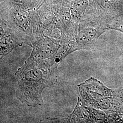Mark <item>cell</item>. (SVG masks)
I'll use <instances>...</instances> for the list:
<instances>
[{
  "label": "cell",
  "instance_id": "obj_1",
  "mask_svg": "<svg viewBox=\"0 0 123 123\" xmlns=\"http://www.w3.org/2000/svg\"><path fill=\"white\" fill-rule=\"evenodd\" d=\"M53 69L47 60L36 62L26 60L15 74L18 85L16 92L18 99L29 107L41 105L43 90L53 87L57 81Z\"/></svg>",
  "mask_w": 123,
  "mask_h": 123
},
{
  "label": "cell",
  "instance_id": "obj_2",
  "mask_svg": "<svg viewBox=\"0 0 123 123\" xmlns=\"http://www.w3.org/2000/svg\"><path fill=\"white\" fill-rule=\"evenodd\" d=\"M60 48V44L57 41L45 38L33 44V50L27 60L36 62L50 59Z\"/></svg>",
  "mask_w": 123,
  "mask_h": 123
},
{
  "label": "cell",
  "instance_id": "obj_3",
  "mask_svg": "<svg viewBox=\"0 0 123 123\" xmlns=\"http://www.w3.org/2000/svg\"><path fill=\"white\" fill-rule=\"evenodd\" d=\"M97 30L94 28L89 27L82 29L76 37L75 42L76 50L89 47L91 43L97 37Z\"/></svg>",
  "mask_w": 123,
  "mask_h": 123
},
{
  "label": "cell",
  "instance_id": "obj_4",
  "mask_svg": "<svg viewBox=\"0 0 123 123\" xmlns=\"http://www.w3.org/2000/svg\"><path fill=\"white\" fill-rule=\"evenodd\" d=\"M19 43L10 37H1L0 55L3 57L11 53Z\"/></svg>",
  "mask_w": 123,
  "mask_h": 123
},
{
  "label": "cell",
  "instance_id": "obj_5",
  "mask_svg": "<svg viewBox=\"0 0 123 123\" xmlns=\"http://www.w3.org/2000/svg\"><path fill=\"white\" fill-rule=\"evenodd\" d=\"M86 4H87V3L85 4V3H84V4L83 1H81L76 3L73 10V12L74 13H79L80 12H81V11L83 10L85 8V5Z\"/></svg>",
  "mask_w": 123,
  "mask_h": 123
}]
</instances>
